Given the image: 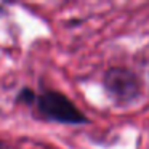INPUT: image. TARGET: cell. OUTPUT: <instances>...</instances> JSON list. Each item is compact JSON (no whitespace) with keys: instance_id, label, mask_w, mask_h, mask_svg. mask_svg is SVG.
<instances>
[{"instance_id":"3957f363","label":"cell","mask_w":149,"mask_h":149,"mask_svg":"<svg viewBox=\"0 0 149 149\" xmlns=\"http://www.w3.org/2000/svg\"><path fill=\"white\" fill-rule=\"evenodd\" d=\"M36 98H37V93L32 90V88H23V90L18 91L16 95V103L19 104H26V106H34L36 103Z\"/></svg>"},{"instance_id":"6da1fadb","label":"cell","mask_w":149,"mask_h":149,"mask_svg":"<svg viewBox=\"0 0 149 149\" xmlns=\"http://www.w3.org/2000/svg\"><path fill=\"white\" fill-rule=\"evenodd\" d=\"M37 114L48 122H58L66 125H82L87 123L88 119L80 107L72 100H69L64 93L56 90H43L37 95L34 103Z\"/></svg>"},{"instance_id":"7a4b0ae2","label":"cell","mask_w":149,"mask_h":149,"mask_svg":"<svg viewBox=\"0 0 149 149\" xmlns=\"http://www.w3.org/2000/svg\"><path fill=\"white\" fill-rule=\"evenodd\" d=\"M103 85L106 93L119 104H130L143 93V82L136 72L128 68L114 66L104 74Z\"/></svg>"}]
</instances>
